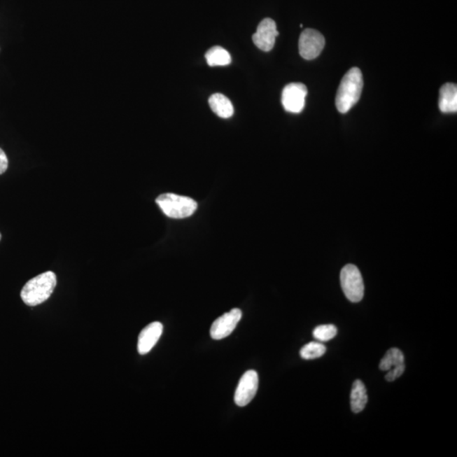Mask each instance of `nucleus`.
<instances>
[{
    "instance_id": "2",
    "label": "nucleus",
    "mask_w": 457,
    "mask_h": 457,
    "mask_svg": "<svg viewBox=\"0 0 457 457\" xmlns=\"http://www.w3.org/2000/svg\"><path fill=\"white\" fill-rule=\"evenodd\" d=\"M56 285L57 278L52 271L39 274L24 286L21 291L22 301L30 307L41 304L51 297Z\"/></svg>"
},
{
    "instance_id": "19",
    "label": "nucleus",
    "mask_w": 457,
    "mask_h": 457,
    "mask_svg": "<svg viewBox=\"0 0 457 457\" xmlns=\"http://www.w3.org/2000/svg\"><path fill=\"white\" fill-rule=\"evenodd\" d=\"M8 165H9V160H8L6 153L2 148H0V175L7 171Z\"/></svg>"
},
{
    "instance_id": "17",
    "label": "nucleus",
    "mask_w": 457,
    "mask_h": 457,
    "mask_svg": "<svg viewBox=\"0 0 457 457\" xmlns=\"http://www.w3.org/2000/svg\"><path fill=\"white\" fill-rule=\"evenodd\" d=\"M314 337L317 339L318 342H328L330 341L337 335V328L333 325H323L315 328L314 332Z\"/></svg>"
},
{
    "instance_id": "1",
    "label": "nucleus",
    "mask_w": 457,
    "mask_h": 457,
    "mask_svg": "<svg viewBox=\"0 0 457 457\" xmlns=\"http://www.w3.org/2000/svg\"><path fill=\"white\" fill-rule=\"evenodd\" d=\"M363 79L361 70L358 67L351 68L343 76L338 88L335 105L339 112L346 114L357 104L361 97Z\"/></svg>"
},
{
    "instance_id": "11",
    "label": "nucleus",
    "mask_w": 457,
    "mask_h": 457,
    "mask_svg": "<svg viewBox=\"0 0 457 457\" xmlns=\"http://www.w3.org/2000/svg\"><path fill=\"white\" fill-rule=\"evenodd\" d=\"M439 108L444 114L457 111V87L456 84L447 83L440 88Z\"/></svg>"
},
{
    "instance_id": "8",
    "label": "nucleus",
    "mask_w": 457,
    "mask_h": 457,
    "mask_svg": "<svg viewBox=\"0 0 457 457\" xmlns=\"http://www.w3.org/2000/svg\"><path fill=\"white\" fill-rule=\"evenodd\" d=\"M278 36L276 22L272 19L265 18L258 25L257 31L253 36V41L260 50L269 52L273 50Z\"/></svg>"
},
{
    "instance_id": "4",
    "label": "nucleus",
    "mask_w": 457,
    "mask_h": 457,
    "mask_svg": "<svg viewBox=\"0 0 457 457\" xmlns=\"http://www.w3.org/2000/svg\"><path fill=\"white\" fill-rule=\"evenodd\" d=\"M341 283L344 294L349 301L359 302L364 296V284L358 267L349 265L342 270Z\"/></svg>"
},
{
    "instance_id": "9",
    "label": "nucleus",
    "mask_w": 457,
    "mask_h": 457,
    "mask_svg": "<svg viewBox=\"0 0 457 457\" xmlns=\"http://www.w3.org/2000/svg\"><path fill=\"white\" fill-rule=\"evenodd\" d=\"M241 317L242 313L240 309L230 310L213 323L210 329V335L213 339H222L229 337L236 329Z\"/></svg>"
},
{
    "instance_id": "13",
    "label": "nucleus",
    "mask_w": 457,
    "mask_h": 457,
    "mask_svg": "<svg viewBox=\"0 0 457 457\" xmlns=\"http://www.w3.org/2000/svg\"><path fill=\"white\" fill-rule=\"evenodd\" d=\"M367 403V390L364 384L360 379L353 383L351 392V408L355 414H359Z\"/></svg>"
},
{
    "instance_id": "10",
    "label": "nucleus",
    "mask_w": 457,
    "mask_h": 457,
    "mask_svg": "<svg viewBox=\"0 0 457 457\" xmlns=\"http://www.w3.org/2000/svg\"><path fill=\"white\" fill-rule=\"evenodd\" d=\"M163 333V325L160 322H153L146 326L139 337L137 350L141 355L148 354L157 342H159Z\"/></svg>"
},
{
    "instance_id": "15",
    "label": "nucleus",
    "mask_w": 457,
    "mask_h": 457,
    "mask_svg": "<svg viewBox=\"0 0 457 457\" xmlns=\"http://www.w3.org/2000/svg\"><path fill=\"white\" fill-rule=\"evenodd\" d=\"M402 365H405V358L402 351L392 349L388 351L385 357L382 358L379 363V369L383 371H390Z\"/></svg>"
},
{
    "instance_id": "18",
    "label": "nucleus",
    "mask_w": 457,
    "mask_h": 457,
    "mask_svg": "<svg viewBox=\"0 0 457 457\" xmlns=\"http://www.w3.org/2000/svg\"><path fill=\"white\" fill-rule=\"evenodd\" d=\"M405 370L406 365L395 367V369L390 370L389 373L386 375V379L389 382L395 381L396 379L400 377V376L403 374Z\"/></svg>"
},
{
    "instance_id": "16",
    "label": "nucleus",
    "mask_w": 457,
    "mask_h": 457,
    "mask_svg": "<svg viewBox=\"0 0 457 457\" xmlns=\"http://www.w3.org/2000/svg\"><path fill=\"white\" fill-rule=\"evenodd\" d=\"M326 347L322 343L310 342L307 344L300 351L301 357L305 360H312L321 358L325 354Z\"/></svg>"
},
{
    "instance_id": "5",
    "label": "nucleus",
    "mask_w": 457,
    "mask_h": 457,
    "mask_svg": "<svg viewBox=\"0 0 457 457\" xmlns=\"http://www.w3.org/2000/svg\"><path fill=\"white\" fill-rule=\"evenodd\" d=\"M325 39L318 31L305 29L299 38V52L303 59L312 60L318 57L325 48Z\"/></svg>"
},
{
    "instance_id": "3",
    "label": "nucleus",
    "mask_w": 457,
    "mask_h": 457,
    "mask_svg": "<svg viewBox=\"0 0 457 457\" xmlns=\"http://www.w3.org/2000/svg\"><path fill=\"white\" fill-rule=\"evenodd\" d=\"M156 204L165 216L172 218L192 216L197 209V202L188 197L164 193L156 198Z\"/></svg>"
},
{
    "instance_id": "20",
    "label": "nucleus",
    "mask_w": 457,
    "mask_h": 457,
    "mask_svg": "<svg viewBox=\"0 0 457 457\" xmlns=\"http://www.w3.org/2000/svg\"><path fill=\"white\" fill-rule=\"evenodd\" d=\"M0 240H1V233H0Z\"/></svg>"
},
{
    "instance_id": "6",
    "label": "nucleus",
    "mask_w": 457,
    "mask_h": 457,
    "mask_svg": "<svg viewBox=\"0 0 457 457\" xmlns=\"http://www.w3.org/2000/svg\"><path fill=\"white\" fill-rule=\"evenodd\" d=\"M307 89L302 83H290L283 89L281 102L287 112L299 114L305 107Z\"/></svg>"
},
{
    "instance_id": "12",
    "label": "nucleus",
    "mask_w": 457,
    "mask_h": 457,
    "mask_svg": "<svg viewBox=\"0 0 457 457\" xmlns=\"http://www.w3.org/2000/svg\"><path fill=\"white\" fill-rule=\"evenodd\" d=\"M210 108L220 118L228 119L234 114V108L228 98L221 94H214L209 99Z\"/></svg>"
},
{
    "instance_id": "14",
    "label": "nucleus",
    "mask_w": 457,
    "mask_h": 457,
    "mask_svg": "<svg viewBox=\"0 0 457 457\" xmlns=\"http://www.w3.org/2000/svg\"><path fill=\"white\" fill-rule=\"evenodd\" d=\"M205 58L209 66H225L232 62L229 52L220 46L210 48L206 52Z\"/></svg>"
},
{
    "instance_id": "7",
    "label": "nucleus",
    "mask_w": 457,
    "mask_h": 457,
    "mask_svg": "<svg viewBox=\"0 0 457 457\" xmlns=\"http://www.w3.org/2000/svg\"><path fill=\"white\" fill-rule=\"evenodd\" d=\"M258 389V375L256 371L249 370L242 375L234 393V403L238 407H246L252 402Z\"/></svg>"
}]
</instances>
